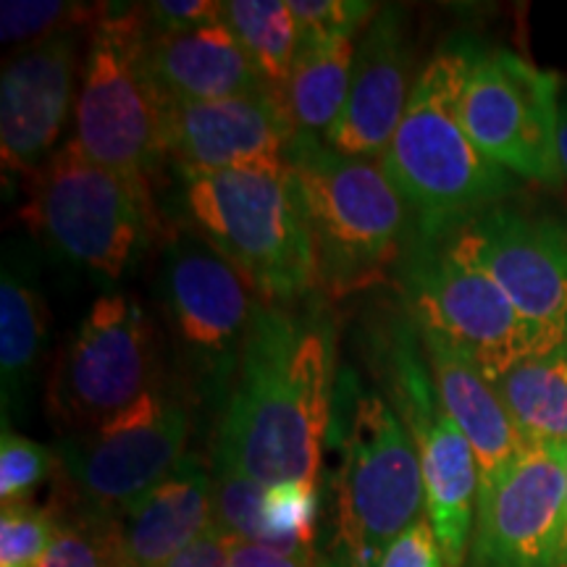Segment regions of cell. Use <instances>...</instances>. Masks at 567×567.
<instances>
[{"label":"cell","mask_w":567,"mask_h":567,"mask_svg":"<svg viewBox=\"0 0 567 567\" xmlns=\"http://www.w3.org/2000/svg\"><path fill=\"white\" fill-rule=\"evenodd\" d=\"M334 394V326L321 313L258 302L213 465L266 488L316 484Z\"/></svg>","instance_id":"cell-1"},{"label":"cell","mask_w":567,"mask_h":567,"mask_svg":"<svg viewBox=\"0 0 567 567\" xmlns=\"http://www.w3.org/2000/svg\"><path fill=\"white\" fill-rule=\"evenodd\" d=\"M467 48H442L417 74L413 95L379 163L413 216L417 243H444L496 208L515 176L486 158L460 122Z\"/></svg>","instance_id":"cell-2"},{"label":"cell","mask_w":567,"mask_h":567,"mask_svg":"<svg viewBox=\"0 0 567 567\" xmlns=\"http://www.w3.org/2000/svg\"><path fill=\"white\" fill-rule=\"evenodd\" d=\"M287 161L313 237L318 284L342 297L386 279L417 234L381 163L337 153L310 132L295 134Z\"/></svg>","instance_id":"cell-3"},{"label":"cell","mask_w":567,"mask_h":567,"mask_svg":"<svg viewBox=\"0 0 567 567\" xmlns=\"http://www.w3.org/2000/svg\"><path fill=\"white\" fill-rule=\"evenodd\" d=\"M189 231L245 276L260 302L289 305L318 284L308 218L289 174L176 176Z\"/></svg>","instance_id":"cell-4"},{"label":"cell","mask_w":567,"mask_h":567,"mask_svg":"<svg viewBox=\"0 0 567 567\" xmlns=\"http://www.w3.org/2000/svg\"><path fill=\"white\" fill-rule=\"evenodd\" d=\"M145 6H101L76 95V142L140 195L168 161V109L142 66Z\"/></svg>","instance_id":"cell-5"},{"label":"cell","mask_w":567,"mask_h":567,"mask_svg":"<svg viewBox=\"0 0 567 567\" xmlns=\"http://www.w3.org/2000/svg\"><path fill=\"white\" fill-rule=\"evenodd\" d=\"M27 218L55 258L118 281L155 234V205L69 140L30 176Z\"/></svg>","instance_id":"cell-6"},{"label":"cell","mask_w":567,"mask_h":567,"mask_svg":"<svg viewBox=\"0 0 567 567\" xmlns=\"http://www.w3.org/2000/svg\"><path fill=\"white\" fill-rule=\"evenodd\" d=\"M337 484L339 567H379L396 536L425 517L417 446L392 402L354 392Z\"/></svg>","instance_id":"cell-7"},{"label":"cell","mask_w":567,"mask_h":567,"mask_svg":"<svg viewBox=\"0 0 567 567\" xmlns=\"http://www.w3.org/2000/svg\"><path fill=\"white\" fill-rule=\"evenodd\" d=\"M396 268L417 334L463 354L488 384L530 358L559 350L517 313L492 276L446 243L415 239Z\"/></svg>","instance_id":"cell-8"},{"label":"cell","mask_w":567,"mask_h":567,"mask_svg":"<svg viewBox=\"0 0 567 567\" xmlns=\"http://www.w3.org/2000/svg\"><path fill=\"white\" fill-rule=\"evenodd\" d=\"M158 295L184 363L205 394L226 402L260 297L189 229L172 234L163 247Z\"/></svg>","instance_id":"cell-9"},{"label":"cell","mask_w":567,"mask_h":567,"mask_svg":"<svg viewBox=\"0 0 567 567\" xmlns=\"http://www.w3.org/2000/svg\"><path fill=\"white\" fill-rule=\"evenodd\" d=\"M559 76L513 51L467 48L460 122L488 161L520 179L563 182L557 153Z\"/></svg>","instance_id":"cell-10"},{"label":"cell","mask_w":567,"mask_h":567,"mask_svg":"<svg viewBox=\"0 0 567 567\" xmlns=\"http://www.w3.org/2000/svg\"><path fill=\"white\" fill-rule=\"evenodd\" d=\"M155 384L158 344L151 316L132 297L101 295L55 365L51 415L69 434H84Z\"/></svg>","instance_id":"cell-11"},{"label":"cell","mask_w":567,"mask_h":567,"mask_svg":"<svg viewBox=\"0 0 567 567\" xmlns=\"http://www.w3.org/2000/svg\"><path fill=\"white\" fill-rule=\"evenodd\" d=\"M189 439V408L155 384L130 408L55 444V460L87 507L122 515L172 473Z\"/></svg>","instance_id":"cell-12"},{"label":"cell","mask_w":567,"mask_h":567,"mask_svg":"<svg viewBox=\"0 0 567 567\" xmlns=\"http://www.w3.org/2000/svg\"><path fill=\"white\" fill-rule=\"evenodd\" d=\"M394 410L417 446L425 488V517L439 538L446 567L471 557L478 513V463L457 423L446 415L421 339L410 326L392 344Z\"/></svg>","instance_id":"cell-13"},{"label":"cell","mask_w":567,"mask_h":567,"mask_svg":"<svg viewBox=\"0 0 567 567\" xmlns=\"http://www.w3.org/2000/svg\"><path fill=\"white\" fill-rule=\"evenodd\" d=\"M444 243L492 276L530 326L567 347V224L502 203Z\"/></svg>","instance_id":"cell-14"},{"label":"cell","mask_w":567,"mask_h":567,"mask_svg":"<svg viewBox=\"0 0 567 567\" xmlns=\"http://www.w3.org/2000/svg\"><path fill=\"white\" fill-rule=\"evenodd\" d=\"M567 444L526 442L478 499L473 567H563Z\"/></svg>","instance_id":"cell-15"},{"label":"cell","mask_w":567,"mask_h":567,"mask_svg":"<svg viewBox=\"0 0 567 567\" xmlns=\"http://www.w3.org/2000/svg\"><path fill=\"white\" fill-rule=\"evenodd\" d=\"M297 126L284 92L266 87L250 95L168 109V161L176 176L216 172L289 174V145Z\"/></svg>","instance_id":"cell-16"},{"label":"cell","mask_w":567,"mask_h":567,"mask_svg":"<svg viewBox=\"0 0 567 567\" xmlns=\"http://www.w3.org/2000/svg\"><path fill=\"white\" fill-rule=\"evenodd\" d=\"M76 32H55L3 63L0 158L6 174L32 176L53 155L74 97Z\"/></svg>","instance_id":"cell-17"},{"label":"cell","mask_w":567,"mask_h":567,"mask_svg":"<svg viewBox=\"0 0 567 567\" xmlns=\"http://www.w3.org/2000/svg\"><path fill=\"white\" fill-rule=\"evenodd\" d=\"M413 87V45L405 11L384 6L358 42L350 92L326 142L350 158L379 161L405 116Z\"/></svg>","instance_id":"cell-18"},{"label":"cell","mask_w":567,"mask_h":567,"mask_svg":"<svg viewBox=\"0 0 567 567\" xmlns=\"http://www.w3.org/2000/svg\"><path fill=\"white\" fill-rule=\"evenodd\" d=\"M142 66L168 103L221 101L268 87L224 19L187 32H145Z\"/></svg>","instance_id":"cell-19"},{"label":"cell","mask_w":567,"mask_h":567,"mask_svg":"<svg viewBox=\"0 0 567 567\" xmlns=\"http://www.w3.org/2000/svg\"><path fill=\"white\" fill-rule=\"evenodd\" d=\"M126 567H166L213 526V473L184 455L118 515Z\"/></svg>","instance_id":"cell-20"},{"label":"cell","mask_w":567,"mask_h":567,"mask_svg":"<svg viewBox=\"0 0 567 567\" xmlns=\"http://www.w3.org/2000/svg\"><path fill=\"white\" fill-rule=\"evenodd\" d=\"M48 342V308L40 287V255L27 239H9L0 264V402L9 415L30 410Z\"/></svg>","instance_id":"cell-21"},{"label":"cell","mask_w":567,"mask_h":567,"mask_svg":"<svg viewBox=\"0 0 567 567\" xmlns=\"http://www.w3.org/2000/svg\"><path fill=\"white\" fill-rule=\"evenodd\" d=\"M415 329V326H413ZM423 358L434 375L436 394L442 400L446 415L457 423L478 463V499L499 484L517 455L526 446L520 431L509 417L505 402L494 392V386L473 368L463 354L439 342L434 337H421Z\"/></svg>","instance_id":"cell-22"},{"label":"cell","mask_w":567,"mask_h":567,"mask_svg":"<svg viewBox=\"0 0 567 567\" xmlns=\"http://www.w3.org/2000/svg\"><path fill=\"white\" fill-rule=\"evenodd\" d=\"M352 34H302L284 87L289 116L297 132L329 134L344 109L354 63Z\"/></svg>","instance_id":"cell-23"},{"label":"cell","mask_w":567,"mask_h":567,"mask_svg":"<svg viewBox=\"0 0 567 567\" xmlns=\"http://www.w3.org/2000/svg\"><path fill=\"white\" fill-rule=\"evenodd\" d=\"M492 386L526 442L567 444V347L515 365Z\"/></svg>","instance_id":"cell-24"},{"label":"cell","mask_w":567,"mask_h":567,"mask_svg":"<svg viewBox=\"0 0 567 567\" xmlns=\"http://www.w3.org/2000/svg\"><path fill=\"white\" fill-rule=\"evenodd\" d=\"M221 19L268 87H287L297 53V24L289 0H229Z\"/></svg>","instance_id":"cell-25"},{"label":"cell","mask_w":567,"mask_h":567,"mask_svg":"<svg viewBox=\"0 0 567 567\" xmlns=\"http://www.w3.org/2000/svg\"><path fill=\"white\" fill-rule=\"evenodd\" d=\"M38 567H126L118 515L84 505L76 515L59 517Z\"/></svg>","instance_id":"cell-26"},{"label":"cell","mask_w":567,"mask_h":567,"mask_svg":"<svg viewBox=\"0 0 567 567\" xmlns=\"http://www.w3.org/2000/svg\"><path fill=\"white\" fill-rule=\"evenodd\" d=\"M316 484H284L268 488L264 502V538H260V547L316 567Z\"/></svg>","instance_id":"cell-27"},{"label":"cell","mask_w":567,"mask_h":567,"mask_svg":"<svg viewBox=\"0 0 567 567\" xmlns=\"http://www.w3.org/2000/svg\"><path fill=\"white\" fill-rule=\"evenodd\" d=\"M266 494L258 481L213 465V523L231 538L260 544Z\"/></svg>","instance_id":"cell-28"},{"label":"cell","mask_w":567,"mask_h":567,"mask_svg":"<svg viewBox=\"0 0 567 567\" xmlns=\"http://www.w3.org/2000/svg\"><path fill=\"white\" fill-rule=\"evenodd\" d=\"M101 17V6L51 3V0H3L0 6V40L6 45H32L63 30H80L82 21Z\"/></svg>","instance_id":"cell-29"},{"label":"cell","mask_w":567,"mask_h":567,"mask_svg":"<svg viewBox=\"0 0 567 567\" xmlns=\"http://www.w3.org/2000/svg\"><path fill=\"white\" fill-rule=\"evenodd\" d=\"M59 517L32 502L3 505L0 513V567H38L51 547Z\"/></svg>","instance_id":"cell-30"},{"label":"cell","mask_w":567,"mask_h":567,"mask_svg":"<svg viewBox=\"0 0 567 567\" xmlns=\"http://www.w3.org/2000/svg\"><path fill=\"white\" fill-rule=\"evenodd\" d=\"M55 452L51 446L32 442V439L17 434L3 425L0 436V502H27L34 488L53 473Z\"/></svg>","instance_id":"cell-31"},{"label":"cell","mask_w":567,"mask_h":567,"mask_svg":"<svg viewBox=\"0 0 567 567\" xmlns=\"http://www.w3.org/2000/svg\"><path fill=\"white\" fill-rule=\"evenodd\" d=\"M297 38L302 34H358L375 17V6L363 0H289Z\"/></svg>","instance_id":"cell-32"},{"label":"cell","mask_w":567,"mask_h":567,"mask_svg":"<svg viewBox=\"0 0 567 567\" xmlns=\"http://www.w3.org/2000/svg\"><path fill=\"white\" fill-rule=\"evenodd\" d=\"M221 21V3L216 0H158L145 6L147 34H174Z\"/></svg>","instance_id":"cell-33"},{"label":"cell","mask_w":567,"mask_h":567,"mask_svg":"<svg viewBox=\"0 0 567 567\" xmlns=\"http://www.w3.org/2000/svg\"><path fill=\"white\" fill-rule=\"evenodd\" d=\"M379 567H446L444 551L431 528L429 517H421L389 544Z\"/></svg>","instance_id":"cell-34"},{"label":"cell","mask_w":567,"mask_h":567,"mask_svg":"<svg viewBox=\"0 0 567 567\" xmlns=\"http://www.w3.org/2000/svg\"><path fill=\"white\" fill-rule=\"evenodd\" d=\"M231 536L213 523L203 536H197L187 549H182L166 567H231L229 563Z\"/></svg>","instance_id":"cell-35"},{"label":"cell","mask_w":567,"mask_h":567,"mask_svg":"<svg viewBox=\"0 0 567 567\" xmlns=\"http://www.w3.org/2000/svg\"><path fill=\"white\" fill-rule=\"evenodd\" d=\"M229 563L231 567H310L287 555H279V551L260 547V544L239 542V538H231Z\"/></svg>","instance_id":"cell-36"},{"label":"cell","mask_w":567,"mask_h":567,"mask_svg":"<svg viewBox=\"0 0 567 567\" xmlns=\"http://www.w3.org/2000/svg\"><path fill=\"white\" fill-rule=\"evenodd\" d=\"M557 153H559V166L567 176V95L559 103V124H557Z\"/></svg>","instance_id":"cell-37"},{"label":"cell","mask_w":567,"mask_h":567,"mask_svg":"<svg viewBox=\"0 0 567 567\" xmlns=\"http://www.w3.org/2000/svg\"><path fill=\"white\" fill-rule=\"evenodd\" d=\"M563 567H567V481H565V526H563Z\"/></svg>","instance_id":"cell-38"}]
</instances>
